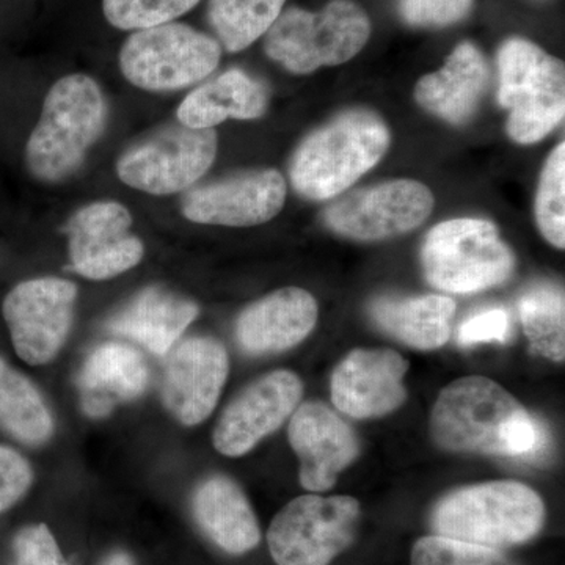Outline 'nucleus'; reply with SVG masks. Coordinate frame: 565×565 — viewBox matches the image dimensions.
Masks as SVG:
<instances>
[{
  "label": "nucleus",
  "mask_w": 565,
  "mask_h": 565,
  "mask_svg": "<svg viewBox=\"0 0 565 565\" xmlns=\"http://www.w3.org/2000/svg\"><path fill=\"white\" fill-rule=\"evenodd\" d=\"M544 523V501L516 481L455 490L435 505L433 514L435 534L497 550L525 544L541 533Z\"/></svg>",
  "instance_id": "nucleus-4"
},
{
  "label": "nucleus",
  "mask_w": 565,
  "mask_h": 565,
  "mask_svg": "<svg viewBox=\"0 0 565 565\" xmlns=\"http://www.w3.org/2000/svg\"><path fill=\"white\" fill-rule=\"evenodd\" d=\"M200 0H103L110 25L120 31H140L173 22L199 6Z\"/></svg>",
  "instance_id": "nucleus-30"
},
{
  "label": "nucleus",
  "mask_w": 565,
  "mask_h": 565,
  "mask_svg": "<svg viewBox=\"0 0 565 565\" xmlns=\"http://www.w3.org/2000/svg\"><path fill=\"white\" fill-rule=\"evenodd\" d=\"M77 381L84 411L90 416H106L115 405L147 392L150 370L137 349L110 341L87 356Z\"/></svg>",
  "instance_id": "nucleus-23"
},
{
  "label": "nucleus",
  "mask_w": 565,
  "mask_h": 565,
  "mask_svg": "<svg viewBox=\"0 0 565 565\" xmlns=\"http://www.w3.org/2000/svg\"><path fill=\"white\" fill-rule=\"evenodd\" d=\"M565 145L561 141L546 159L535 196L539 230L556 248L565 247Z\"/></svg>",
  "instance_id": "nucleus-29"
},
{
  "label": "nucleus",
  "mask_w": 565,
  "mask_h": 565,
  "mask_svg": "<svg viewBox=\"0 0 565 565\" xmlns=\"http://www.w3.org/2000/svg\"><path fill=\"white\" fill-rule=\"evenodd\" d=\"M531 418L503 386L482 375H468L438 396L430 437L446 451L515 457Z\"/></svg>",
  "instance_id": "nucleus-2"
},
{
  "label": "nucleus",
  "mask_w": 565,
  "mask_h": 565,
  "mask_svg": "<svg viewBox=\"0 0 565 565\" xmlns=\"http://www.w3.org/2000/svg\"><path fill=\"white\" fill-rule=\"evenodd\" d=\"M498 102L509 110V137L531 145L544 139L565 114L564 63L537 44L511 39L498 51Z\"/></svg>",
  "instance_id": "nucleus-6"
},
{
  "label": "nucleus",
  "mask_w": 565,
  "mask_h": 565,
  "mask_svg": "<svg viewBox=\"0 0 565 565\" xmlns=\"http://www.w3.org/2000/svg\"><path fill=\"white\" fill-rule=\"evenodd\" d=\"M286 0H210L207 18L218 43L228 52L247 50L269 31Z\"/></svg>",
  "instance_id": "nucleus-27"
},
{
  "label": "nucleus",
  "mask_w": 565,
  "mask_h": 565,
  "mask_svg": "<svg viewBox=\"0 0 565 565\" xmlns=\"http://www.w3.org/2000/svg\"><path fill=\"white\" fill-rule=\"evenodd\" d=\"M520 318L531 349L553 362H564L565 302L557 286H535L520 299Z\"/></svg>",
  "instance_id": "nucleus-28"
},
{
  "label": "nucleus",
  "mask_w": 565,
  "mask_h": 565,
  "mask_svg": "<svg viewBox=\"0 0 565 565\" xmlns=\"http://www.w3.org/2000/svg\"><path fill=\"white\" fill-rule=\"evenodd\" d=\"M77 286L65 278L41 277L18 282L2 302L14 352L40 366L58 355L68 340Z\"/></svg>",
  "instance_id": "nucleus-11"
},
{
  "label": "nucleus",
  "mask_w": 565,
  "mask_h": 565,
  "mask_svg": "<svg viewBox=\"0 0 565 565\" xmlns=\"http://www.w3.org/2000/svg\"><path fill=\"white\" fill-rule=\"evenodd\" d=\"M408 363L390 349H355L333 371L330 390L338 411L352 418H381L407 397Z\"/></svg>",
  "instance_id": "nucleus-17"
},
{
  "label": "nucleus",
  "mask_w": 565,
  "mask_h": 565,
  "mask_svg": "<svg viewBox=\"0 0 565 565\" xmlns=\"http://www.w3.org/2000/svg\"><path fill=\"white\" fill-rule=\"evenodd\" d=\"M107 114L102 87L87 74H70L55 82L25 145V166L32 177L47 184L73 177L103 136Z\"/></svg>",
  "instance_id": "nucleus-1"
},
{
  "label": "nucleus",
  "mask_w": 565,
  "mask_h": 565,
  "mask_svg": "<svg viewBox=\"0 0 565 565\" xmlns=\"http://www.w3.org/2000/svg\"><path fill=\"white\" fill-rule=\"evenodd\" d=\"M228 373V352L221 341L203 334L178 341L163 367V407L182 426H199L214 412Z\"/></svg>",
  "instance_id": "nucleus-13"
},
{
  "label": "nucleus",
  "mask_w": 565,
  "mask_h": 565,
  "mask_svg": "<svg viewBox=\"0 0 565 565\" xmlns=\"http://www.w3.org/2000/svg\"><path fill=\"white\" fill-rule=\"evenodd\" d=\"M99 565H136L132 556L129 553L122 552V550H115L110 555H107Z\"/></svg>",
  "instance_id": "nucleus-36"
},
{
  "label": "nucleus",
  "mask_w": 565,
  "mask_h": 565,
  "mask_svg": "<svg viewBox=\"0 0 565 565\" xmlns=\"http://www.w3.org/2000/svg\"><path fill=\"white\" fill-rule=\"evenodd\" d=\"M286 195L288 188L278 170H247L191 189L182 199L181 212L193 223L245 228L277 217Z\"/></svg>",
  "instance_id": "nucleus-16"
},
{
  "label": "nucleus",
  "mask_w": 565,
  "mask_h": 565,
  "mask_svg": "<svg viewBox=\"0 0 565 565\" xmlns=\"http://www.w3.org/2000/svg\"><path fill=\"white\" fill-rule=\"evenodd\" d=\"M511 332V316L504 308H490L470 316L457 330V343L475 345L479 343H504Z\"/></svg>",
  "instance_id": "nucleus-35"
},
{
  "label": "nucleus",
  "mask_w": 565,
  "mask_h": 565,
  "mask_svg": "<svg viewBox=\"0 0 565 565\" xmlns=\"http://www.w3.org/2000/svg\"><path fill=\"white\" fill-rule=\"evenodd\" d=\"M360 514L352 497L296 498L270 523V556L277 565H329L352 545Z\"/></svg>",
  "instance_id": "nucleus-9"
},
{
  "label": "nucleus",
  "mask_w": 565,
  "mask_h": 565,
  "mask_svg": "<svg viewBox=\"0 0 565 565\" xmlns=\"http://www.w3.org/2000/svg\"><path fill=\"white\" fill-rule=\"evenodd\" d=\"M422 263L427 281L435 288L471 294L509 280L515 256L492 222L455 218L427 233Z\"/></svg>",
  "instance_id": "nucleus-7"
},
{
  "label": "nucleus",
  "mask_w": 565,
  "mask_h": 565,
  "mask_svg": "<svg viewBox=\"0 0 565 565\" xmlns=\"http://www.w3.org/2000/svg\"><path fill=\"white\" fill-rule=\"evenodd\" d=\"M0 427L21 444L40 446L51 440L55 423L43 394L20 371L0 356Z\"/></svg>",
  "instance_id": "nucleus-26"
},
{
  "label": "nucleus",
  "mask_w": 565,
  "mask_h": 565,
  "mask_svg": "<svg viewBox=\"0 0 565 565\" xmlns=\"http://www.w3.org/2000/svg\"><path fill=\"white\" fill-rule=\"evenodd\" d=\"M434 204L423 182L393 180L349 193L327 207L323 221L340 236L374 243L418 228Z\"/></svg>",
  "instance_id": "nucleus-12"
},
{
  "label": "nucleus",
  "mask_w": 565,
  "mask_h": 565,
  "mask_svg": "<svg viewBox=\"0 0 565 565\" xmlns=\"http://www.w3.org/2000/svg\"><path fill=\"white\" fill-rule=\"evenodd\" d=\"M222 57L217 40L181 22L134 31L120 51L122 76L147 92H177L214 73Z\"/></svg>",
  "instance_id": "nucleus-8"
},
{
  "label": "nucleus",
  "mask_w": 565,
  "mask_h": 565,
  "mask_svg": "<svg viewBox=\"0 0 565 565\" xmlns=\"http://www.w3.org/2000/svg\"><path fill=\"white\" fill-rule=\"evenodd\" d=\"M371 36L366 11L353 0H332L318 13L291 7L264 33V51L294 74L351 61Z\"/></svg>",
  "instance_id": "nucleus-5"
},
{
  "label": "nucleus",
  "mask_w": 565,
  "mask_h": 565,
  "mask_svg": "<svg viewBox=\"0 0 565 565\" xmlns=\"http://www.w3.org/2000/svg\"><path fill=\"white\" fill-rule=\"evenodd\" d=\"M14 565H70L44 523L21 527L13 539Z\"/></svg>",
  "instance_id": "nucleus-32"
},
{
  "label": "nucleus",
  "mask_w": 565,
  "mask_h": 565,
  "mask_svg": "<svg viewBox=\"0 0 565 565\" xmlns=\"http://www.w3.org/2000/svg\"><path fill=\"white\" fill-rule=\"evenodd\" d=\"M192 514L212 544L228 555H245L262 542V527L250 501L226 476H211L196 486Z\"/></svg>",
  "instance_id": "nucleus-22"
},
{
  "label": "nucleus",
  "mask_w": 565,
  "mask_h": 565,
  "mask_svg": "<svg viewBox=\"0 0 565 565\" xmlns=\"http://www.w3.org/2000/svg\"><path fill=\"white\" fill-rule=\"evenodd\" d=\"M131 226V212L121 203L95 202L77 211L63 226L74 273L104 281L139 266L145 245Z\"/></svg>",
  "instance_id": "nucleus-14"
},
{
  "label": "nucleus",
  "mask_w": 565,
  "mask_h": 565,
  "mask_svg": "<svg viewBox=\"0 0 565 565\" xmlns=\"http://www.w3.org/2000/svg\"><path fill=\"white\" fill-rule=\"evenodd\" d=\"M489 84L484 55L470 41L459 44L446 58L444 68L422 77L415 98L419 106L451 125H465L473 117Z\"/></svg>",
  "instance_id": "nucleus-21"
},
{
  "label": "nucleus",
  "mask_w": 565,
  "mask_h": 565,
  "mask_svg": "<svg viewBox=\"0 0 565 565\" xmlns=\"http://www.w3.org/2000/svg\"><path fill=\"white\" fill-rule=\"evenodd\" d=\"M390 147V131L370 110H348L308 136L291 162L294 189L305 199L329 200L374 169Z\"/></svg>",
  "instance_id": "nucleus-3"
},
{
  "label": "nucleus",
  "mask_w": 565,
  "mask_h": 565,
  "mask_svg": "<svg viewBox=\"0 0 565 565\" xmlns=\"http://www.w3.org/2000/svg\"><path fill=\"white\" fill-rule=\"evenodd\" d=\"M473 0H401L399 13L416 28H445L470 13Z\"/></svg>",
  "instance_id": "nucleus-33"
},
{
  "label": "nucleus",
  "mask_w": 565,
  "mask_h": 565,
  "mask_svg": "<svg viewBox=\"0 0 565 565\" xmlns=\"http://www.w3.org/2000/svg\"><path fill=\"white\" fill-rule=\"evenodd\" d=\"M269 104L266 88L241 70H230L195 88L178 107V120L192 129H214L228 118L256 120Z\"/></svg>",
  "instance_id": "nucleus-24"
},
{
  "label": "nucleus",
  "mask_w": 565,
  "mask_h": 565,
  "mask_svg": "<svg viewBox=\"0 0 565 565\" xmlns=\"http://www.w3.org/2000/svg\"><path fill=\"white\" fill-rule=\"evenodd\" d=\"M33 484L29 460L17 449L0 445V514L18 503Z\"/></svg>",
  "instance_id": "nucleus-34"
},
{
  "label": "nucleus",
  "mask_w": 565,
  "mask_h": 565,
  "mask_svg": "<svg viewBox=\"0 0 565 565\" xmlns=\"http://www.w3.org/2000/svg\"><path fill=\"white\" fill-rule=\"evenodd\" d=\"M411 565H515L500 550L455 541L441 535L419 539L412 550Z\"/></svg>",
  "instance_id": "nucleus-31"
},
{
  "label": "nucleus",
  "mask_w": 565,
  "mask_h": 565,
  "mask_svg": "<svg viewBox=\"0 0 565 565\" xmlns=\"http://www.w3.org/2000/svg\"><path fill=\"white\" fill-rule=\"evenodd\" d=\"M318 322V303L302 288L278 289L248 305L236 322L237 343L250 355L288 351Z\"/></svg>",
  "instance_id": "nucleus-19"
},
{
  "label": "nucleus",
  "mask_w": 565,
  "mask_h": 565,
  "mask_svg": "<svg viewBox=\"0 0 565 565\" xmlns=\"http://www.w3.org/2000/svg\"><path fill=\"white\" fill-rule=\"evenodd\" d=\"M217 148L214 129H192L180 122L137 141L122 152L117 174L136 191L173 195L202 180L215 161Z\"/></svg>",
  "instance_id": "nucleus-10"
},
{
  "label": "nucleus",
  "mask_w": 565,
  "mask_h": 565,
  "mask_svg": "<svg viewBox=\"0 0 565 565\" xmlns=\"http://www.w3.org/2000/svg\"><path fill=\"white\" fill-rule=\"evenodd\" d=\"M199 313V305L188 297L161 286H150L111 316L107 329L163 356L172 351Z\"/></svg>",
  "instance_id": "nucleus-20"
},
{
  "label": "nucleus",
  "mask_w": 565,
  "mask_h": 565,
  "mask_svg": "<svg viewBox=\"0 0 565 565\" xmlns=\"http://www.w3.org/2000/svg\"><path fill=\"white\" fill-rule=\"evenodd\" d=\"M288 438L300 460V484L310 492L332 489L338 475L360 451L351 426L321 403H307L294 411Z\"/></svg>",
  "instance_id": "nucleus-18"
},
{
  "label": "nucleus",
  "mask_w": 565,
  "mask_h": 565,
  "mask_svg": "<svg viewBox=\"0 0 565 565\" xmlns=\"http://www.w3.org/2000/svg\"><path fill=\"white\" fill-rule=\"evenodd\" d=\"M302 381L291 371L264 374L226 405L212 433L218 455L243 457L280 429L302 399Z\"/></svg>",
  "instance_id": "nucleus-15"
},
{
  "label": "nucleus",
  "mask_w": 565,
  "mask_h": 565,
  "mask_svg": "<svg viewBox=\"0 0 565 565\" xmlns=\"http://www.w3.org/2000/svg\"><path fill=\"white\" fill-rule=\"evenodd\" d=\"M455 300L445 296L379 297L370 305L375 326L411 348L433 351L451 334Z\"/></svg>",
  "instance_id": "nucleus-25"
}]
</instances>
